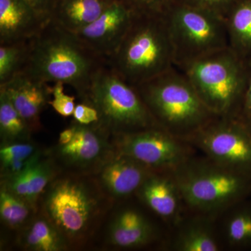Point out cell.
Wrapping results in <instances>:
<instances>
[{
  "label": "cell",
  "instance_id": "obj_1",
  "mask_svg": "<svg viewBox=\"0 0 251 251\" xmlns=\"http://www.w3.org/2000/svg\"><path fill=\"white\" fill-rule=\"evenodd\" d=\"M107 59L84 45L74 33L50 21L30 39L23 73L46 83L71 86L82 100Z\"/></svg>",
  "mask_w": 251,
  "mask_h": 251
},
{
  "label": "cell",
  "instance_id": "obj_2",
  "mask_svg": "<svg viewBox=\"0 0 251 251\" xmlns=\"http://www.w3.org/2000/svg\"><path fill=\"white\" fill-rule=\"evenodd\" d=\"M111 202L93 175L62 172L43 193L39 211L71 249L80 247L92 237Z\"/></svg>",
  "mask_w": 251,
  "mask_h": 251
},
{
  "label": "cell",
  "instance_id": "obj_3",
  "mask_svg": "<svg viewBox=\"0 0 251 251\" xmlns=\"http://www.w3.org/2000/svg\"><path fill=\"white\" fill-rule=\"evenodd\" d=\"M184 205L193 214L217 216L251 196V175L204 157L191 158L170 172Z\"/></svg>",
  "mask_w": 251,
  "mask_h": 251
},
{
  "label": "cell",
  "instance_id": "obj_4",
  "mask_svg": "<svg viewBox=\"0 0 251 251\" xmlns=\"http://www.w3.org/2000/svg\"><path fill=\"white\" fill-rule=\"evenodd\" d=\"M135 87L157 125L181 139L219 117L204 105L191 81L176 67Z\"/></svg>",
  "mask_w": 251,
  "mask_h": 251
},
{
  "label": "cell",
  "instance_id": "obj_5",
  "mask_svg": "<svg viewBox=\"0 0 251 251\" xmlns=\"http://www.w3.org/2000/svg\"><path fill=\"white\" fill-rule=\"evenodd\" d=\"M108 64L132 85L161 75L175 66V54L164 15L135 16Z\"/></svg>",
  "mask_w": 251,
  "mask_h": 251
},
{
  "label": "cell",
  "instance_id": "obj_6",
  "mask_svg": "<svg viewBox=\"0 0 251 251\" xmlns=\"http://www.w3.org/2000/svg\"><path fill=\"white\" fill-rule=\"evenodd\" d=\"M178 69L184 73L203 103L214 115L219 117L240 116L249 64L229 47Z\"/></svg>",
  "mask_w": 251,
  "mask_h": 251
},
{
  "label": "cell",
  "instance_id": "obj_7",
  "mask_svg": "<svg viewBox=\"0 0 251 251\" xmlns=\"http://www.w3.org/2000/svg\"><path fill=\"white\" fill-rule=\"evenodd\" d=\"M82 101L97 109V125L111 137L159 127L136 87L120 76L108 63L94 75Z\"/></svg>",
  "mask_w": 251,
  "mask_h": 251
},
{
  "label": "cell",
  "instance_id": "obj_8",
  "mask_svg": "<svg viewBox=\"0 0 251 251\" xmlns=\"http://www.w3.org/2000/svg\"><path fill=\"white\" fill-rule=\"evenodd\" d=\"M164 17L174 49L176 67L229 48L226 19L219 15L172 1Z\"/></svg>",
  "mask_w": 251,
  "mask_h": 251
},
{
  "label": "cell",
  "instance_id": "obj_9",
  "mask_svg": "<svg viewBox=\"0 0 251 251\" xmlns=\"http://www.w3.org/2000/svg\"><path fill=\"white\" fill-rule=\"evenodd\" d=\"M183 140L221 166L251 175V132L239 117H217Z\"/></svg>",
  "mask_w": 251,
  "mask_h": 251
},
{
  "label": "cell",
  "instance_id": "obj_10",
  "mask_svg": "<svg viewBox=\"0 0 251 251\" xmlns=\"http://www.w3.org/2000/svg\"><path fill=\"white\" fill-rule=\"evenodd\" d=\"M114 150L155 172L170 173L194 156V148L160 127L112 137Z\"/></svg>",
  "mask_w": 251,
  "mask_h": 251
},
{
  "label": "cell",
  "instance_id": "obj_11",
  "mask_svg": "<svg viewBox=\"0 0 251 251\" xmlns=\"http://www.w3.org/2000/svg\"><path fill=\"white\" fill-rule=\"evenodd\" d=\"M72 124V140L48 151L62 173L94 175L115 153L111 135L97 124Z\"/></svg>",
  "mask_w": 251,
  "mask_h": 251
},
{
  "label": "cell",
  "instance_id": "obj_12",
  "mask_svg": "<svg viewBox=\"0 0 251 251\" xmlns=\"http://www.w3.org/2000/svg\"><path fill=\"white\" fill-rule=\"evenodd\" d=\"M135 16L124 3L115 0L94 22L74 34L88 49L108 60L122 42Z\"/></svg>",
  "mask_w": 251,
  "mask_h": 251
},
{
  "label": "cell",
  "instance_id": "obj_13",
  "mask_svg": "<svg viewBox=\"0 0 251 251\" xmlns=\"http://www.w3.org/2000/svg\"><path fill=\"white\" fill-rule=\"evenodd\" d=\"M154 172L136 160L115 151L93 176L112 200L122 199L136 193Z\"/></svg>",
  "mask_w": 251,
  "mask_h": 251
},
{
  "label": "cell",
  "instance_id": "obj_14",
  "mask_svg": "<svg viewBox=\"0 0 251 251\" xmlns=\"http://www.w3.org/2000/svg\"><path fill=\"white\" fill-rule=\"evenodd\" d=\"M0 89L6 92L14 108L32 131L40 130L41 112L49 105L52 96L50 86L21 72L0 85Z\"/></svg>",
  "mask_w": 251,
  "mask_h": 251
},
{
  "label": "cell",
  "instance_id": "obj_15",
  "mask_svg": "<svg viewBox=\"0 0 251 251\" xmlns=\"http://www.w3.org/2000/svg\"><path fill=\"white\" fill-rule=\"evenodd\" d=\"M60 173L53 158L45 151L21 173L1 181V186L39 211L43 193Z\"/></svg>",
  "mask_w": 251,
  "mask_h": 251
},
{
  "label": "cell",
  "instance_id": "obj_16",
  "mask_svg": "<svg viewBox=\"0 0 251 251\" xmlns=\"http://www.w3.org/2000/svg\"><path fill=\"white\" fill-rule=\"evenodd\" d=\"M135 194L165 221L176 225L182 219L181 211L184 203L171 173L154 172L144 181Z\"/></svg>",
  "mask_w": 251,
  "mask_h": 251
},
{
  "label": "cell",
  "instance_id": "obj_17",
  "mask_svg": "<svg viewBox=\"0 0 251 251\" xmlns=\"http://www.w3.org/2000/svg\"><path fill=\"white\" fill-rule=\"evenodd\" d=\"M48 23L25 0H0V44L29 40Z\"/></svg>",
  "mask_w": 251,
  "mask_h": 251
},
{
  "label": "cell",
  "instance_id": "obj_18",
  "mask_svg": "<svg viewBox=\"0 0 251 251\" xmlns=\"http://www.w3.org/2000/svg\"><path fill=\"white\" fill-rule=\"evenodd\" d=\"M195 216L182 218L170 243L171 250L176 251H218L223 243L215 224L216 218L195 214Z\"/></svg>",
  "mask_w": 251,
  "mask_h": 251
},
{
  "label": "cell",
  "instance_id": "obj_19",
  "mask_svg": "<svg viewBox=\"0 0 251 251\" xmlns=\"http://www.w3.org/2000/svg\"><path fill=\"white\" fill-rule=\"evenodd\" d=\"M158 238L154 226L137 209H123L115 216L109 230V242L120 249L143 247Z\"/></svg>",
  "mask_w": 251,
  "mask_h": 251
},
{
  "label": "cell",
  "instance_id": "obj_20",
  "mask_svg": "<svg viewBox=\"0 0 251 251\" xmlns=\"http://www.w3.org/2000/svg\"><path fill=\"white\" fill-rule=\"evenodd\" d=\"M115 0H55L51 21L76 33L94 22Z\"/></svg>",
  "mask_w": 251,
  "mask_h": 251
},
{
  "label": "cell",
  "instance_id": "obj_21",
  "mask_svg": "<svg viewBox=\"0 0 251 251\" xmlns=\"http://www.w3.org/2000/svg\"><path fill=\"white\" fill-rule=\"evenodd\" d=\"M19 231L18 244L24 250L62 251L69 249L58 229L39 211Z\"/></svg>",
  "mask_w": 251,
  "mask_h": 251
},
{
  "label": "cell",
  "instance_id": "obj_22",
  "mask_svg": "<svg viewBox=\"0 0 251 251\" xmlns=\"http://www.w3.org/2000/svg\"><path fill=\"white\" fill-rule=\"evenodd\" d=\"M221 214L225 215L219 232L223 244L231 249H250L251 203L242 201Z\"/></svg>",
  "mask_w": 251,
  "mask_h": 251
},
{
  "label": "cell",
  "instance_id": "obj_23",
  "mask_svg": "<svg viewBox=\"0 0 251 251\" xmlns=\"http://www.w3.org/2000/svg\"><path fill=\"white\" fill-rule=\"evenodd\" d=\"M225 19L229 49L249 64L251 62V0H240Z\"/></svg>",
  "mask_w": 251,
  "mask_h": 251
},
{
  "label": "cell",
  "instance_id": "obj_24",
  "mask_svg": "<svg viewBox=\"0 0 251 251\" xmlns=\"http://www.w3.org/2000/svg\"><path fill=\"white\" fill-rule=\"evenodd\" d=\"M44 150L31 141L1 144V181L18 175L44 153Z\"/></svg>",
  "mask_w": 251,
  "mask_h": 251
},
{
  "label": "cell",
  "instance_id": "obj_25",
  "mask_svg": "<svg viewBox=\"0 0 251 251\" xmlns=\"http://www.w3.org/2000/svg\"><path fill=\"white\" fill-rule=\"evenodd\" d=\"M34 133L21 116L7 94L0 89V136L1 144L31 141Z\"/></svg>",
  "mask_w": 251,
  "mask_h": 251
},
{
  "label": "cell",
  "instance_id": "obj_26",
  "mask_svg": "<svg viewBox=\"0 0 251 251\" xmlns=\"http://www.w3.org/2000/svg\"><path fill=\"white\" fill-rule=\"evenodd\" d=\"M38 211L24 200L1 186L0 217L8 227L20 230L34 217Z\"/></svg>",
  "mask_w": 251,
  "mask_h": 251
},
{
  "label": "cell",
  "instance_id": "obj_27",
  "mask_svg": "<svg viewBox=\"0 0 251 251\" xmlns=\"http://www.w3.org/2000/svg\"><path fill=\"white\" fill-rule=\"evenodd\" d=\"M29 42L30 39L0 44V85L22 72L27 62Z\"/></svg>",
  "mask_w": 251,
  "mask_h": 251
},
{
  "label": "cell",
  "instance_id": "obj_28",
  "mask_svg": "<svg viewBox=\"0 0 251 251\" xmlns=\"http://www.w3.org/2000/svg\"><path fill=\"white\" fill-rule=\"evenodd\" d=\"M124 3L135 16H163L172 0H118Z\"/></svg>",
  "mask_w": 251,
  "mask_h": 251
},
{
  "label": "cell",
  "instance_id": "obj_29",
  "mask_svg": "<svg viewBox=\"0 0 251 251\" xmlns=\"http://www.w3.org/2000/svg\"><path fill=\"white\" fill-rule=\"evenodd\" d=\"M240 0H172L173 2L197 8L226 18Z\"/></svg>",
  "mask_w": 251,
  "mask_h": 251
},
{
  "label": "cell",
  "instance_id": "obj_30",
  "mask_svg": "<svg viewBox=\"0 0 251 251\" xmlns=\"http://www.w3.org/2000/svg\"><path fill=\"white\" fill-rule=\"evenodd\" d=\"M64 85L62 82H57L51 87V94L53 99L50 100L49 105L61 116L69 117L72 116L76 105L75 97L65 94Z\"/></svg>",
  "mask_w": 251,
  "mask_h": 251
},
{
  "label": "cell",
  "instance_id": "obj_31",
  "mask_svg": "<svg viewBox=\"0 0 251 251\" xmlns=\"http://www.w3.org/2000/svg\"><path fill=\"white\" fill-rule=\"evenodd\" d=\"M72 117L74 121L83 125H94L99 121V115L97 109L83 101L76 104Z\"/></svg>",
  "mask_w": 251,
  "mask_h": 251
},
{
  "label": "cell",
  "instance_id": "obj_32",
  "mask_svg": "<svg viewBox=\"0 0 251 251\" xmlns=\"http://www.w3.org/2000/svg\"><path fill=\"white\" fill-rule=\"evenodd\" d=\"M44 22L49 23L51 21L55 0H25Z\"/></svg>",
  "mask_w": 251,
  "mask_h": 251
},
{
  "label": "cell",
  "instance_id": "obj_33",
  "mask_svg": "<svg viewBox=\"0 0 251 251\" xmlns=\"http://www.w3.org/2000/svg\"><path fill=\"white\" fill-rule=\"evenodd\" d=\"M239 118L242 119L244 121L251 120V62L249 63V73L247 90H246Z\"/></svg>",
  "mask_w": 251,
  "mask_h": 251
},
{
  "label": "cell",
  "instance_id": "obj_34",
  "mask_svg": "<svg viewBox=\"0 0 251 251\" xmlns=\"http://www.w3.org/2000/svg\"><path fill=\"white\" fill-rule=\"evenodd\" d=\"M74 135V127L73 124H71L69 127L61 132L59 134L58 145H63L69 143L72 140Z\"/></svg>",
  "mask_w": 251,
  "mask_h": 251
},
{
  "label": "cell",
  "instance_id": "obj_35",
  "mask_svg": "<svg viewBox=\"0 0 251 251\" xmlns=\"http://www.w3.org/2000/svg\"><path fill=\"white\" fill-rule=\"evenodd\" d=\"M247 124L248 127H249V130L251 132V120H248V121H244Z\"/></svg>",
  "mask_w": 251,
  "mask_h": 251
}]
</instances>
